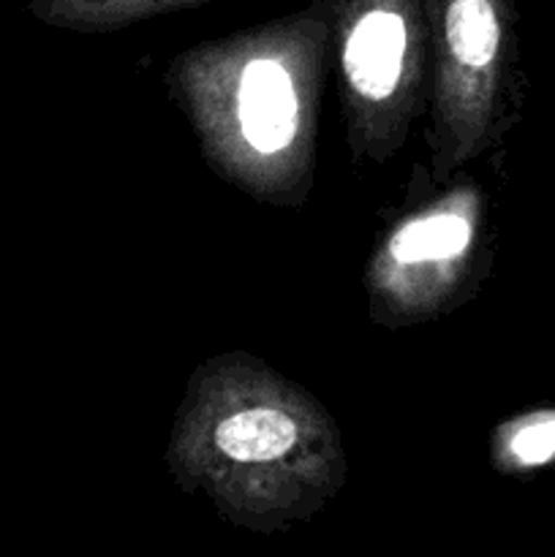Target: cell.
Returning a JSON list of instances; mask_svg holds the SVG:
<instances>
[{
	"label": "cell",
	"instance_id": "obj_1",
	"mask_svg": "<svg viewBox=\"0 0 555 557\" xmlns=\"http://www.w3.org/2000/svg\"><path fill=\"white\" fill-rule=\"evenodd\" d=\"M163 460L180 493L264 539L316 520L348 482L330 408L248 351L207 357L190 373Z\"/></svg>",
	"mask_w": 555,
	"mask_h": 557
},
{
	"label": "cell",
	"instance_id": "obj_2",
	"mask_svg": "<svg viewBox=\"0 0 555 557\" xmlns=\"http://www.w3.org/2000/svg\"><path fill=\"white\" fill-rule=\"evenodd\" d=\"M330 71V9L310 0L303 11L183 49L163 85L223 183L275 210H299L316 183Z\"/></svg>",
	"mask_w": 555,
	"mask_h": 557
},
{
	"label": "cell",
	"instance_id": "obj_3",
	"mask_svg": "<svg viewBox=\"0 0 555 557\" xmlns=\"http://www.w3.org/2000/svg\"><path fill=\"white\" fill-rule=\"evenodd\" d=\"M493 261L490 205L466 174L433 185L379 234L365 264L368 315L384 330L428 324L466 305Z\"/></svg>",
	"mask_w": 555,
	"mask_h": 557
},
{
	"label": "cell",
	"instance_id": "obj_4",
	"mask_svg": "<svg viewBox=\"0 0 555 557\" xmlns=\"http://www.w3.org/2000/svg\"><path fill=\"white\" fill-rule=\"evenodd\" d=\"M430 96L424 145L433 185L501 145L517 98L515 0H424Z\"/></svg>",
	"mask_w": 555,
	"mask_h": 557
},
{
	"label": "cell",
	"instance_id": "obj_5",
	"mask_svg": "<svg viewBox=\"0 0 555 557\" xmlns=\"http://www.w3.org/2000/svg\"><path fill=\"white\" fill-rule=\"evenodd\" d=\"M346 145L354 166H386L428 112L424 0H326Z\"/></svg>",
	"mask_w": 555,
	"mask_h": 557
},
{
	"label": "cell",
	"instance_id": "obj_6",
	"mask_svg": "<svg viewBox=\"0 0 555 557\" xmlns=\"http://www.w3.org/2000/svg\"><path fill=\"white\" fill-rule=\"evenodd\" d=\"M207 3H229V0H30L27 14L54 30L107 36L156 16L201 9Z\"/></svg>",
	"mask_w": 555,
	"mask_h": 557
},
{
	"label": "cell",
	"instance_id": "obj_7",
	"mask_svg": "<svg viewBox=\"0 0 555 557\" xmlns=\"http://www.w3.org/2000/svg\"><path fill=\"white\" fill-rule=\"evenodd\" d=\"M555 462V408L522 413L493 433V466L501 473H526Z\"/></svg>",
	"mask_w": 555,
	"mask_h": 557
}]
</instances>
